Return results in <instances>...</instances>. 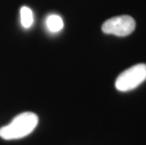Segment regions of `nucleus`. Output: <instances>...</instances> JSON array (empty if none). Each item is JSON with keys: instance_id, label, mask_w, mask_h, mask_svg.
<instances>
[{"instance_id": "obj_1", "label": "nucleus", "mask_w": 146, "mask_h": 145, "mask_svg": "<svg viewBox=\"0 0 146 145\" xmlns=\"http://www.w3.org/2000/svg\"><path fill=\"white\" fill-rule=\"evenodd\" d=\"M39 118L33 112H23L12 119L9 124L0 128V137L3 140H18L31 134L37 127Z\"/></svg>"}, {"instance_id": "obj_2", "label": "nucleus", "mask_w": 146, "mask_h": 145, "mask_svg": "<svg viewBox=\"0 0 146 145\" xmlns=\"http://www.w3.org/2000/svg\"><path fill=\"white\" fill-rule=\"evenodd\" d=\"M146 80V64L139 63L121 73L115 81L119 91H129L139 87Z\"/></svg>"}, {"instance_id": "obj_3", "label": "nucleus", "mask_w": 146, "mask_h": 145, "mask_svg": "<svg viewBox=\"0 0 146 145\" xmlns=\"http://www.w3.org/2000/svg\"><path fill=\"white\" fill-rule=\"evenodd\" d=\"M135 27L136 22L134 18L129 15H121L106 21L102 24V31L118 37H125L134 31Z\"/></svg>"}, {"instance_id": "obj_4", "label": "nucleus", "mask_w": 146, "mask_h": 145, "mask_svg": "<svg viewBox=\"0 0 146 145\" xmlns=\"http://www.w3.org/2000/svg\"><path fill=\"white\" fill-rule=\"evenodd\" d=\"M46 26L51 32H58L63 28V21L60 15L50 14L46 18Z\"/></svg>"}, {"instance_id": "obj_5", "label": "nucleus", "mask_w": 146, "mask_h": 145, "mask_svg": "<svg viewBox=\"0 0 146 145\" xmlns=\"http://www.w3.org/2000/svg\"><path fill=\"white\" fill-rule=\"evenodd\" d=\"M21 14V24L23 27L25 28H29L33 24V12L29 7H24L21 8L20 11Z\"/></svg>"}]
</instances>
